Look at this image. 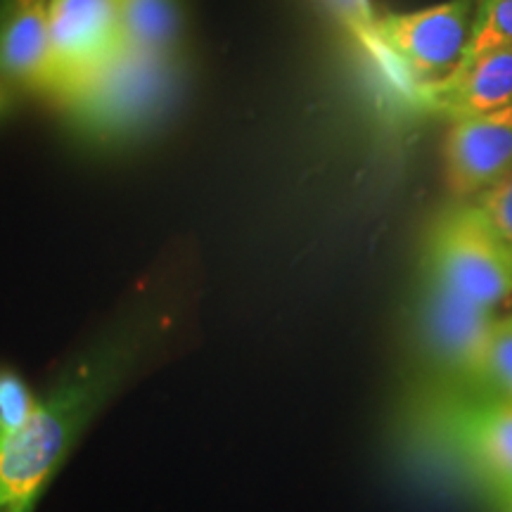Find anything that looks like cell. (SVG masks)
<instances>
[{
	"label": "cell",
	"mask_w": 512,
	"mask_h": 512,
	"mask_svg": "<svg viewBox=\"0 0 512 512\" xmlns=\"http://www.w3.org/2000/svg\"><path fill=\"white\" fill-rule=\"evenodd\" d=\"M453 439L472 467L505 501L512 498V403L508 399L463 403L448 418Z\"/></svg>",
	"instance_id": "obj_9"
},
{
	"label": "cell",
	"mask_w": 512,
	"mask_h": 512,
	"mask_svg": "<svg viewBox=\"0 0 512 512\" xmlns=\"http://www.w3.org/2000/svg\"><path fill=\"white\" fill-rule=\"evenodd\" d=\"M475 204L484 211L491 226L501 233V238L512 247V169L489 190L477 195Z\"/></svg>",
	"instance_id": "obj_15"
},
{
	"label": "cell",
	"mask_w": 512,
	"mask_h": 512,
	"mask_svg": "<svg viewBox=\"0 0 512 512\" xmlns=\"http://www.w3.org/2000/svg\"><path fill=\"white\" fill-rule=\"evenodd\" d=\"M479 0H444L413 12L377 17L384 48L413 86L415 100L430 83L446 79L463 62Z\"/></svg>",
	"instance_id": "obj_5"
},
{
	"label": "cell",
	"mask_w": 512,
	"mask_h": 512,
	"mask_svg": "<svg viewBox=\"0 0 512 512\" xmlns=\"http://www.w3.org/2000/svg\"><path fill=\"white\" fill-rule=\"evenodd\" d=\"M318 3L320 8L332 17V22H335L337 27L363 50V53H366L370 62H375L377 67L382 69V74L387 76L401 93L415 98V91L411 83H408L406 74L401 72L399 64H396L394 57L389 55V50L384 48L370 0H318Z\"/></svg>",
	"instance_id": "obj_12"
},
{
	"label": "cell",
	"mask_w": 512,
	"mask_h": 512,
	"mask_svg": "<svg viewBox=\"0 0 512 512\" xmlns=\"http://www.w3.org/2000/svg\"><path fill=\"white\" fill-rule=\"evenodd\" d=\"M10 102H12L10 88H8V86H3V83H0V114H3L5 110H8Z\"/></svg>",
	"instance_id": "obj_17"
},
{
	"label": "cell",
	"mask_w": 512,
	"mask_h": 512,
	"mask_svg": "<svg viewBox=\"0 0 512 512\" xmlns=\"http://www.w3.org/2000/svg\"><path fill=\"white\" fill-rule=\"evenodd\" d=\"M505 508H508V512H512V498L510 501H505Z\"/></svg>",
	"instance_id": "obj_18"
},
{
	"label": "cell",
	"mask_w": 512,
	"mask_h": 512,
	"mask_svg": "<svg viewBox=\"0 0 512 512\" xmlns=\"http://www.w3.org/2000/svg\"><path fill=\"white\" fill-rule=\"evenodd\" d=\"M190 64L183 57L124 53L79 91L55 102L76 143L112 152L143 143L181 107Z\"/></svg>",
	"instance_id": "obj_2"
},
{
	"label": "cell",
	"mask_w": 512,
	"mask_h": 512,
	"mask_svg": "<svg viewBox=\"0 0 512 512\" xmlns=\"http://www.w3.org/2000/svg\"><path fill=\"white\" fill-rule=\"evenodd\" d=\"M155 335V318L145 313L121 320L69 363L22 430L0 437V512L34 510L76 439L133 373Z\"/></svg>",
	"instance_id": "obj_1"
},
{
	"label": "cell",
	"mask_w": 512,
	"mask_h": 512,
	"mask_svg": "<svg viewBox=\"0 0 512 512\" xmlns=\"http://www.w3.org/2000/svg\"><path fill=\"white\" fill-rule=\"evenodd\" d=\"M425 273L494 311L512 294V247L477 204H463L434 221Z\"/></svg>",
	"instance_id": "obj_3"
},
{
	"label": "cell",
	"mask_w": 512,
	"mask_h": 512,
	"mask_svg": "<svg viewBox=\"0 0 512 512\" xmlns=\"http://www.w3.org/2000/svg\"><path fill=\"white\" fill-rule=\"evenodd\" d=\"M38 399L12 370H0V437L15 434L27 425Z\"/></svg>",
	"instance_id": "obj_14"
},
{
	"label": "cell",
	"mask_w": 512,
	"mask_h": 512,
	"mask_svg": "<svg viewBox=\"0 0 512 512\" xmlns=\"http://www.w3.org/2000/svg\"><path fill=\"white\" fill-rule=\"evenodd\" d=\"M489 380L496 382L505 399L512 403V316L496 323L489 354Z\"/></svg>",
	"instance_id": "obj_16"
},
{
	"label": "cell",
	"mask_w": 512,
	"mask_h": 512,
	"mask_svg": "<svg viewBox=\"0 0 512 512\" xmlns=\"http://www.w3.org/2000/svg\"><path fill=\"white\" fill-rule=\"evenodd\" d=\"M446 183L453 195H482L512 169V105L477 117L451 119L444 145Z\"/></svg>",
	"instance_id": "obj_7"
},
{
	"label": "cell",
	"mask_w": 512,
	"mask_h": 512,
	"mask_svg": "<svg viewBox=\"0 0 512 512\" xmlns=\"http://www.w3.org/2000/svg\"><path fill=\"white\" fill-rule=\"evenodd\" d=\"M418 100L448 119L505 110L512 105V48L465 55L446 79L422 88Z\"/></svg>",
	"instance_id": "obj_8"
},
{
	"label": "cell",
	"mask_w": 512,
	"mask_h": 512,
	"mask_svg": "<svg viewBox=\"0 0 512 512\" xmlns=\"http://www.w3.org/2000/svg\"><path fill=\"white\" fill-rule=\"evenodd\" d=\"M124 55L117 0H53L43 93L60 102Z\"/></svg>",
	"instance_id": "obj_4"
},
{
	"label": "cell",
	"mask_w": 512,
	"mask_h": 512,
	"mask_svg": "<svg viewBox=\"0 0 512 512\" xmlns=\"http://www.w3.org/2000/svg\"><path fill=\"white\" fill-rule=\"evenodd\" d=\"M124 53L138 57H183V0H117Z\"/></svg>",
	"instance_id": "obj_11"
},
{
	"label": "cell",
	"mask_w": 512,
	"mask_h": 512,
	"mask_svg": "<svg viewBox=\"0 0 512 512\" xmlns=\"http://www.w3.org/2000/svg\"><path fill=\"white\" fill-rule=\"evenodd\" d=\"M510 46L512 48V0H479L475 27L465 55L482 50Z\"/></svg>",
	"instance_id": "obj_13"
},
{
	"label": "cell",
	"mask_w": 512,
	"mask_h": 512,
	"mask_svg": "<svg viewBox=\"0 0 512 512\" xmlns=\"http://www.w3.org/2000/svg\"><path fill=\"white\" fill-rule=\"evenodd\" d=\"M498 318L425 273L420 299L422 335L434 358L467 380H489V354Z\"/></svg>",
	"instance_id": "obj_6"
},
{
	"label": "cell",
	"mask_w": 512,
	"mask_h": 512,
	"mask_svg": "<svg viewBox=\"0 0 512 512\" xmlns=\"http://www.w3.org/2000/svg\"><path fill=\"white\" fill-rule=\"evenodd\" d=\"M53 0H0V83L43 93Z\"/></svg>",
	"instance_id": "obj_10"
}]
</instances>
